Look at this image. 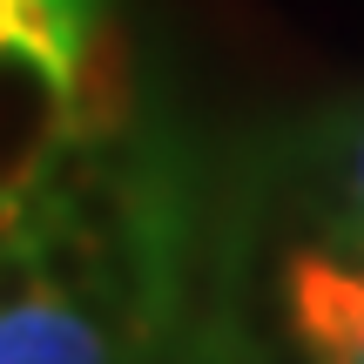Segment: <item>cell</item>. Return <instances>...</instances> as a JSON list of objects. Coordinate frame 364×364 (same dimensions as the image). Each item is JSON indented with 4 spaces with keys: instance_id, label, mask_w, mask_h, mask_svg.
Masks as SVG:
<instances>
[{
    "instance_id": "cell-1",
    "label": "cell",
    "mask_w": 364,
    "mask_h": 364,
    "mask_svg": "<svg viewBox=\"0 0 364 364\" xmlns=\"http://www.w3.org/2000/svg\"><path fill=\"white\" fill-rule=\"evenodd\" d=\"M68 142V61L41 41H0V203L41 189Z\"/></svg>"
},
{
    "instance_id": "cell-2",
    "label": "cell",
    "mask_w": 364,
    "mask_h": 364,
    "mask_svg": "<svg viewBox=\"0 0 364 364\" xmlns=\"http://www.w3.org/2000/svg\"><path fill=\"white\" fill-rule=\"evenodd\" d=\"M129 122H135V48L129 27L108 7H95L68 48V142L102 149Z\"/></svg>"
},
{
    "instance_id": "cell-3",
    "label": "cell",
    "mask_w": 364,
    "mask_h": 364,
    "mask_svg": "<svg viewBox=\"0 0 364 364\" xmlns=\"http://www.w3.org/2000/svg\"><path fill=\"white\" fill-rule=\"evenodd\" d=\"M290 331L317 364H364V263L304 250L284 270Z\"/></svg>"
},
{
    "instance_id": "cell-4",
    "label": "cell",
    "mask_w": 364,
    "mask_h": 364,
    "mask_svg": "<svg viewBox=\"0 0 364 364\" xmlns=\"http://www.w3.org/2000/svg\"><path fill=\"white\" fill-rule=\"evenodd\" d=\"M0 364H115V344L68 297H34L0 311Z\"/></svg>"
},
{
    "instance_id": "cell-5",
    "label": "cell",
    "mask_w": 364,
    "mask_h": 364,
    "mask_svg": "<svg viewBox=\"0 0 364 364\" xmlns=\"http://www.w3.org/2000/svg\"><path fill=\"white\" fill-rule=\"evenodd\" d=\"M344 182H351V209L364 223V122L351 129V149H344Z\"/></svg>"
},
{
    "instance_id": "cell-6",
    "label": "cell",
    "mask_w": 364,
    "mask_h": 364,
    "mask_svg": "<svg viewBox=\"0 0 364 364\" xmlns=\"http://www.w3.org/2000/svg\"><path fill=\"white\" fill-rule=\"evenodd\" d=\"M0 41H7V0H0Z\"/></svg>"
}]
</instances>
